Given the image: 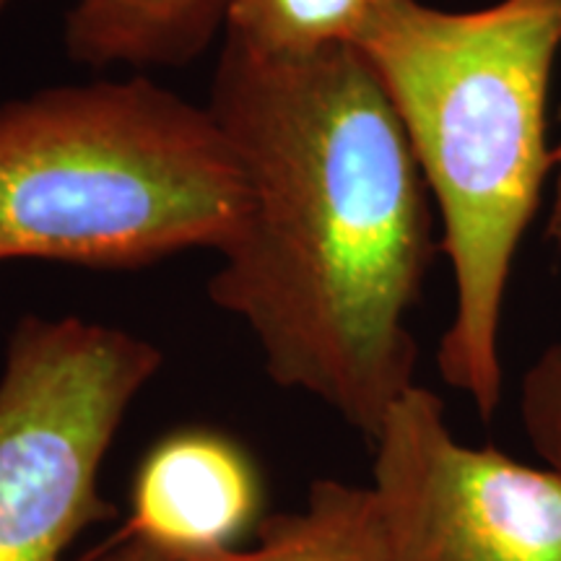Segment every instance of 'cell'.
<instances>
[{
    "mask_svg": "<svg viewBox=\"0 0 561 561\" xmlns=\"http://www.w3.org/2000/svg\"><path fill=\"white\" fill-rule=\"evenodd\" d=\"M208 110L248 185L210 299L248 325L278 388L371 442L416 385L409 314L434 255L401 117L359 47L273 60L234 39Z\"/></svg>",
    "mask_w": 561,
    "mask_h": 561,
    "instance_id": "1",
    "label": "cell"
},
{
    "mask_svg": "<svg viewBox=\"0 0 561 561\" xmlns=\"http://www.w3.org/2000/svg\"><path fill=\"white\" fill-rule=\"evenodd\" d=\"M182 561H390V549L375 489L320 479L305 507L263 523L248 549Z\"/></svg>",
    "mask_w": 561,
    "mask_h": 561,
    "instance_id": "8",
    "label": "cell"
},
{
    "mask_svg": "<svg viewBox=\"0 0 561 561\" xmlns=\"http://www.w3.org/2000/svg\"><path fill=\"white\" fill-rule=\"evenodd\" d=\"M401 117L437 203L455 307L439 343L442 380L483 421L504 398V297L541 206L561 0H500L442 11L392 0L356 39Z\"/></svg>",
    "mask_w": 561,
    "mask_h": 561,
    "instance_id": "2",
    "label": "cell"
},
{
    "mask_svg": "<svg viewBox=\"0 0 561 561\" xmlns=\"http://www.w3.org/2000/svg\"><path fill=\"white\" fill-rule=\"evenodd\" d=\"M9 3H11V0H0V11H3Z\"/></svg>",
    "mask_w": 561,
    "mask_h": 561,
    "instance_id": "13",
    "label": "cell"
},
{
    "mask_svg": "<svg viewBox=\"0 0 561 561\" xmlns=\"http://www.w3.org/2000/svg\"><path fill=\"white\" fill-rule=\"evenodd\" d=\"M390 561H561V468L466 445L416 382L371 439Z\"/></svg>",
    "mask_w": 561,
    "mask_h": 561,
    "instance_id": "5",
    "label": "cell"
},
{
    "mask_svg": "<svg viewBox=\"0 0 561 561\" xmlns=\"http://www.w3.org/2000/svg\"><path fill=\"white\" fill-rule=\"evenodd\" d=\"M161 351L81 318H26L0 375V561H60L110 507L100 471Z\"/></svg>",
    "mask_w": 561,
    "mask_h": 561,
    "instance_id": "4",
    "label": "cell"
},
{
    "mask_svg": "<svg viewBox=\"0 0 561 561\" xmlns=\"http://www.w3.org/2000/svg\"><path fill=\"white\" fill-rule=\"evenodd\" d=\"M91 561H174L170 553L157 549V546L146 543L144 538L130 536V533L121 530L117 538L112 541L102 553H96Z\"/></svg>",
    "mask_w": 561,
    "mask_h": 561,
    "instance_id": "11",
    "label": "cell"
},
{
    "mask_svg": "<svg viewBox=\"0 0 561 561\" xmlns=\"http://www.w3.org/2000/svg\"><path fill=\"white\" fill-rule=\"evenodd\" d=\"M553 201L549 210V224H546V231L553 242H561V144L553 149Z\"/></svg>",
    "mask_w": 561,
    "mask_h": 561,
    "instance_id": "12",
    "label": "cell"
},
{
    "mask_svg": "<svg viewBox=\"0 0 561 561\" xmlns=\"http://www.w3.org/2000/svg\"><path fill=\"white\" fill-rule=\"evenodd\" d=\"M392 0H224L227 39L273 60L356 45Z\"/></svg>",
    "mask_w": 561,
    "mask_h": 561,
    "instance_id": "9",
    "label": "cell"
},
{
    "mask_svg": "<svg viewBox=\"0 0 561 561\" xmlns=\"http://www.w3.org/2000/svg\"><path fill=\"white\" fill-rule=\"evenodd\" d=\"M257 507L255 468L234 442L180 432L159 442L138 468L123 530L182 561L237 546Z\"/></svg>",
    "mask_w": 561,
    "mask_h": 561,
    "instance_id": "6",
    "label": "cell"
},
{
    "mask_svg": "<svg viewBox=\"0 0 561 561\" xmlns=\"http://www.w3.org/2000/svg\"><path fill=\"white\" fill-rule=\"evenodd\" d=\"M224 21V0H76L66 47L76 62L185 66L206 50Z\"/></svg>",
    "mask_w": 561,
    "mask_h": 561,
    "instance_id": "7",
    "label": "cell"
},
{
    "mask_svg": "<svg viewBox=\"0 0 561 561\" xmlns=\"http://www.w3.org/2000/svg\"><path fill=\"white\" fill-rule=\"evenodd\" d=\"M520 419L533 450L561 468V343L546 348L525 371Z\"/></svg>",
    "mask_w": 561,
    "mask_h": 561,
    "instance_id": "10",
    "label": "cell"
},
{
    "mask_svg": "<svg viewBox=\"0 0 561 561\" xmlns=\"http://www.w3.org/2000/svg\"><path fill=\"white\" fill-rule=\"evenodd\" d=\"M248 185L214 112L149 79L0 104V261L144 268L224 250Z\"/></svg>",
    "mask_w": 561,
    "mask_h": 561,
    "instance_id": "3",
    "label": "cell"
}]
</instances>
